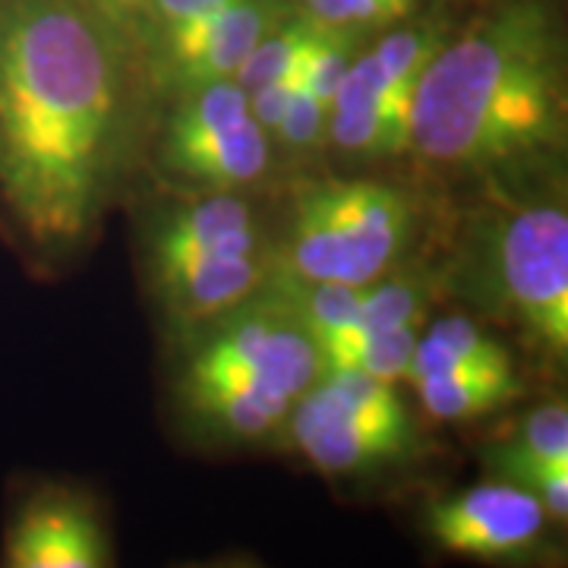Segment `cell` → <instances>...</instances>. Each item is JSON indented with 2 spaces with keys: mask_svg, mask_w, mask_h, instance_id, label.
<instances>
[{
  "mask_svg": "<svg viewBox=\"0 0 568 568\" xmlns=\"http://www.w3.org/2000/svg\"><path fill=\"white\" fill-rule=\"evenodd\" d=\"M260 227L253 209L234 193H212L168 215L152 234V275H168L200 260L256 256Z\"/></svg>",
  "mask_w": 568,
  "mask_h": 568,
  "instance_id": "10",
  "label": "cell"
},
{
  "mask_svg": "<svg viewBox=\"0 0 568 568\" xmlns=\"http://www.w3.org/2000/svg\"><path fill=\"white\" fill-rule=\"evenodd\" d=\"M320 386H325L335 398H342L347 407L361 410L373 420L386 424H410L405 405L392 392V383H383L357 366H323L320 369Z\"/></svg>",
  "mask_w": 568,
  "mask_h": 568,
  "instance_id": "23",
  "label": "cell"
},
{
  "mask_svg": "<svg viewBox=\"0 0 568 568\" xmlns=\"http://www.w3.org/2000/svg\"><path fill=\"white\" fill-rule=\"evenodd\" d=\"M325 136H332V104H325L301 82L275 140L282 142L284 149L306 152V149H316Z\"/></svg>",
  "mask_w": 568,
  "mask_h": 568,
  "instance_id": "26",
  "label": "cell"
},
{
  "mask_svg": "<svg viewBox=\"0 0 568 568\" xmlns=\"http://www.w3.org/2000/svg\"><path fill=\"white\" fill-rule=\"evenodd\" d=\"M178 102H181L178 111L164 126L162 152H174L183 145L209 140L250 118V92L237 80L212 82L196 92H186Z\"/></svg>",
  "mask_w": 568,
  "mask_h": 568,
  "instance_id": "18",
  "label": "cell"
},
{
  "mask_svg": "<svg viewBox=\"0 0 568 568\" xmlns=\"http://www.w3.org/2000/svg\"><path fill=\"white\" fill-rule=\"evenodd\" d=\"M364 29H345V26H325L323 39L316 44L313 58L304 70V85L320 95L325 104L335 102L342 82L347 80L354 61L361 58Z\"/></svg>",
  "mask_w": 568,
  "mask_h": 568,
  "instance_id": "24",
  "label": "cell"
},
{
  "mask_svg": "<svg viewBox=\"0 0 568 568\" xmlns=\"http://www.w3.org/2000/svg\"><path fill=\"white\" fill-rule=\"evenodd\" d=\"M417 0H306L304 10L313 20L345 29H379L405 20Z\"/></svg>",
  "mask_w": 568,
  "mask_h": 568,
  "instance_id": "25",
  "label": "cell"
},
{
  "mask_svg": "<svg viewBox=\"0 0 568 568\" xmlns=\"http://www.w3.org/2000/svg\"><path fill=\"white\" fill-rule=\"evenodd\" d=\"M162 164L181 181L205 186L212 193H231L263 178L268 164V133L250 114L209 140L162 152Z\"/></svg>",
  "mask_w": 568,
  "mask_h": 568,
  "instance_id": "11",
  "label": "cell"
},
{
  "mask_svg": "<svg viewBox=\"0 0 568 568\" xmlns=\"http://www.w3.org/2000/svg\"><path fill=\"white\" fill-rule=\"evenodd\" d=\"M291 433L323 474H361L402 462L414 446L410 424L373 420L325 386L310 388L291 407Z\"/></svg>",
  "mask_w": 568,
  "mask_h": 568,
  "instance_id": "7",
  "label": "cell"
},
{
  "mask_svg": "<svg viewBox=\"0 0 568 568\" xmlns=\"http://www.w3.org/2000/svg\"><path fill=\"white\" fill-rule=\"evenodd\" d=\"M297 85L301 82L278 80L268 82L263 89H256V92H250V114L256 118V123L263 126L268 136H278L284 114H287V108L294 102Z\"/></svg>",
  "mask_w": 568,
  "mask_h": 568,
  "instance_id": "28",
  "label": "cell"
},
{
  "mask_svg": "<svg viewBox=\"0 0 568 568\" xmlns=\"http://www.w3.org/2000/svg\"><path fill=\"white\" fill-rule=\"evenodd\" d=\"M186 398L219 429L241 439L265 436L294 407V402L263 388H212V392H193Z\"/></svg>",
  "mask_w": 568,
  "mask_h": 568,
  "instance_id": "20",
  "label": "cell"
},
{
  "mask_svg": "<svg viewBox=\"0 0 568 568\" xmlns=\"http://www.w3.org/2000/svg\"><path fill=\"white\" fill-rule=\"evenodd\" d=\"M568 39L547 0H496L448 36L417 85L410 152L446 168H496L556 140Z\"/></svg>",
  "mask_w": 568,
  "mask_h": 568,
  "instance_id": "2",
  "label": "cell"
},
{
  "mask_svg": "<svg viewBox=\"0 0 568 568\" xmlns=\"http://www.w3.org/2000/svg\"><path fill=\"white\" fill-rule=\"evenodd\" d=\"M231 3V0H145L140 13V29H136V41H142L149 51L174 36L178 29L190 26V22L203 20L209 13H215L219 7Z\"/></svg>",
  "mask_w": 568,
  "mask_h": 568,
  "instance_id": "27",
  "label": "cell"
},
{
  "mask_svg": "<svg viewBox=\"0 0 568 568\" xmlns=\"http://www.w3.org/2000/svg\"><path fill=\"white\" fill-rule=\"evenodd\" d=\"M369 284H345V282H310L282 272L272 284V297L304 325L306 332L316 338V345L335 338L351 325H357L361 310L366 301Z\"/></svg>",
  "mask_w": 568,
  "mask_h": 568,
  "instance_id": "14",
  "label": "cell"
},
{
  "mask_svg": "<svg viewBox=\"0 0 568 568\" xmlns=\"http://www.w3.org/2000/svg\"><path fill=\"white\" fill-rule=\"evenodd\" d=\"M323 351L316 338L272 294L224 313V323L205 335L190 357L183 388H263L297 402L316 386Z\"/></svg>",
  "mask_w": 568,
  "mask_h": 568,
  "instance_id": "3",
  "label": "cell"
},
{
  "mask_svg": "<svg viewBox=\"0 0 568 568\" xmlns=\"http://www.w3.org/2000/svg\"><path fill=\"white\" fill-rule=\"evenodd\" d=\"M496 282L549 354L568 361V205H534L511 215L493 250Z\"/></svg>",
  "mask_w": 568,
  "mask_h": 568,
  "instance_id": "4",
  "label": "cell"
},
{
  "mask_svg": "<svg viewBox=\"0 0 568 568\" xmlns=\"http://www.w3.org/2000/svg\"><path fill=\"white\" fill-rule=\"evenodd\" d=\"M470 366H511L508 351L496 345L484 328L465 320V316H448L426 328L417 342L414 361H410V383H424L433 376H446Z\"/></svg>",
  "mask_w": 568,
  "mask_h": 568,
  "instance_id": "15",
  "label": "cell"
},
{
  "mask_svg": "<svg viewBox=\"0 0 568 568\" xmlns=\"http://www.w3.org/2000/svg\"><path fill=\"white\" fill-rule=\"evenodd\" d=\"M3 562L13 568H102L111 549L95 508L77 493L41 489L7 530Z\"/></svg>",
  "mask_w": 568,
  "mask_h": 568,
  "instance_id": "8",
  "label": "cell"
},
{
  "mask_svg": "<svg viewBox=\"0 0 568 568\" xmlns=\"http://www.w3.org/2000/svg\"><path fill=\"white\" fill-rule=\"evenodd\" d=\"M282 20V0H231L159 41L149 51L155 63L152 77L174 99L212 82L234 80L253 48Z\"/></svg>",
  "mask_w": 568,
  "mask_h": 568,
  "instance_id": "5",
  "label": "cell"
},
{
  "mask_svg": "<svg viewBox=\"0 0 568 568\" xmlns=\"http://www.w3.org/2000/svg\"><path fill=\"white\" fill-rule=\"evenodd\" d=\"M420 342V328H386L357 342H335L323 347V366H357L369 376L395 383L410 376V361Z\"/></svg>",
  "mask_w": 568,
  "mask_h": 568,
  "instance_id": "22",
  "label": "cell"
},
{
  "mask_svg": "<svg viewBox=\"0 0 568 568\" xmlns=\"http://www.w3.org/2000/svg\"><path fill=\"white\" fill-rule=\"evenodd\" d=\"M121 41L80 0H0V205L44 256L102 215L126 126Z\"/></svg>",
  "mask_w": 568,
  "mask_h": 568,
  "instance_id": "1",
  "label": "cell"
},
{
  "mask_svg": "<svg viewBox=\"0 0 568 568\" xmlns=\"http://www.w3.org/2000/svg\"><path fill=\"white\" fill-rule=\"evenodd\" d=\"M325 22L313 20L310 13H301V17H284L268 36H265L253 54L246 58V63L241 67V73L234 80L244 85L246 92H256L268 82L278 80H294L304 82V70L316 44L323 39Z\"/></svg>",
  "mask_w": 568,
  "mask_h": 568,
  "instance_id": "17",
  "label": "cell"
},
{
  "mask_svg": "<svg viewBox=\"0 0 568 568\" xmlns=\"http://www.w3.org/2000/svg\"><path fill=\"white\" fill-rule=\"evenodd\" d=\"M547 508L521 484H484L443 496L426 508L429 537L455 556L503 559L540 537Z\"/></svg>",
  "mask_w": 568,
  "mask_h": 568,
  "instance_id": "6",
  "label": "cell"
},
{
  "mask_svg": "<svg viewBox=\"0 0 568 568\" xmlns=\"http://www.w3.org/2000/svg\"><path fill=\"white\" fill-rule=\"evenodd\" d=\"M82 7H89L99 20L114 32V39L136 41V29H140V13L145 0H80Z\"/></svg>",
  "mask_w": 568,
  "mask_h": 568,
  "instance_id": "29",
  "label": "cell"
},
{
  "mask_svg": "<svg viewBox=\"0 0 568 568\" xmlns=\"http://www.w3.org/2000/svg\"><path fill=\"white\" fill-rule=\"evenodd\" d=\"M325 186L345 237V284L376 282L410 234V200L376 181H332Z\"/></svg>",
  "mask_w": 568,
  "mask_h": 568,
  "instance_id": "9",
  "label": "cell"
},
{
  "mask_svg": "<svg viewBox=\"0 0 568 568\" xmlns=\"http://www.w3.org/2000/svg\"><path fill=\"white\" fill-rule=\"evenodd\" d=\"M332 140L351 155H366V159L405 155V145L388 123L386 102L379 95L376 73L366 51L354 61L347 80L342 82L332 102Z\"/></svg>",
  "mask_w": 568,
  "mask_h": 568,
  "instance_id": "13",
  "label": "cell"
},
{
  "mask_svg": "<svg viewBox=\"0 0 568 568\" xmlns=\"http://www.w3.org/2000/svg\"><path fill=\"white\" fill-rule=\"evenodd\" d=\"M493 462L508 480H521L534 470L566 465L568 462V405H547L534 410L518 436L503 446Z\"/></svg>",
  "mask_w": 568,
  "mask_h": 568,
  "instance_id": "19",
  "label": "cell"
},
{
  "mask_svg": "<svg viewBox=\"0 0 568 568\" xmlns=\"http://www.w3.org/2000/svg\"><path fill=\"white\" fill-rule=\"evenodd\" d=\"M426 325V287L410 278H398V282H369L366 287L364 310L357 325H351L345 332H338L335 338L323 342L335 345V342H357L373 332H386V328H424ZM320 347V351H323Z\"/></svg>",
  "mask_w": 568,
  "mask_h": 568,
  "instance_id": "21",
  "label": "cell"
},
{
  "mask_svg": "<svg viewBox=\"0 0 568 568\" xmlns=\"http://www.w3.org/2000/svg\"><path fill=\"white\" fill-rule=\"evenodd\" d=\"M265 268L256 256L200 260L155 278L164 306L181 323H203L241 306L263 284Z\"/></svg>",
  "mask_w": 568,
  "mask_h": 568,
  "instance_id": "12",
  "label": "cell"
},
{
  "mask_svg": "<svg viewBox=\"0 0 568 568\" xmlns=\"http://www.w3.org/2000/svg\"><path fill=\"white\" fill-rule=\"evenodd\" d=\"M420 402L436 420H470L489 414L518 395L511 366H470L417 383Z\"/></svg>",
  "mask_w": 568,
  "mask_h": 568,
  "instance_id": "16",
  "label": "cell"
}]
</instances>
